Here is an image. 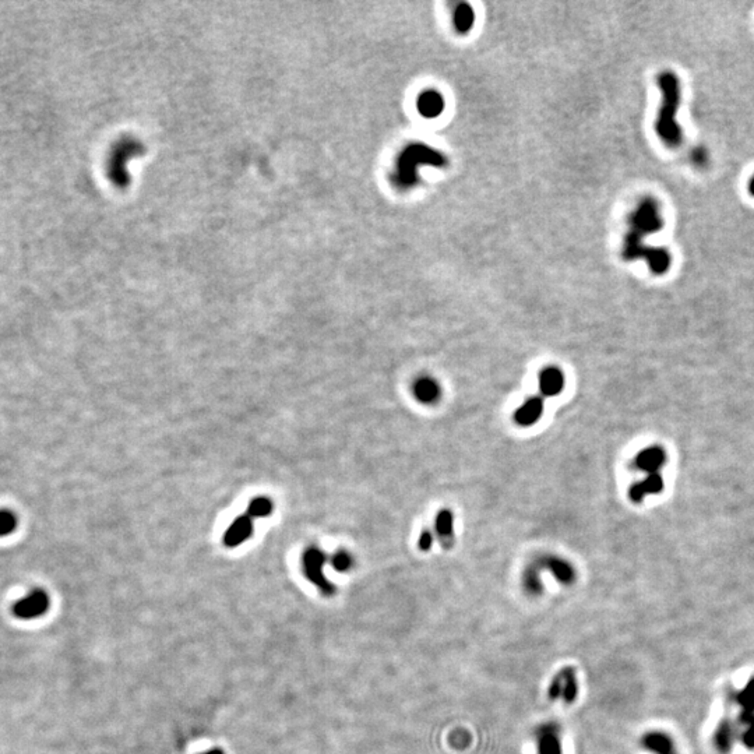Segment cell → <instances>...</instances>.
I'll list each match as a JSON object with an SVG mask.
<instances>
[{
	"label": "cell",
	"instance_id": "cell-1",
	"mask_svg": "<svg viewBox=\"0 0 754 754\" xmlns=\"http://www.w3.org/2000/svg\"><path fill=\"white\" fill-rule=\"evenodd\" d=\"M663 225L665 222L656 200L644 197L628 217V232L626 233L621 249L623 259L628 262L644 259L655 275L666 274L672 263L669 250L665 247H650L643 243V239L647 235L659 232Z\"/></svg>",
	"mask_w": 754,
	"mask_h": 754
},
{
	"label": "cell",
	"instance_id": "cell-2",
	"mask_svg": "<svg viewBox=\"0 0 754 754\" xmlns=\"http://www.w3.org/2000/svg\"><path fill=\"white\" fill-rule=\"evenodd\" d=\"M658 86L662 105L655 122V132L666 147L678 148L683 141V132L676 119L682 97L681 81L674 71H662L658 76Z\"/></svg>",
	"mask_w": 754,
	"mask_h": 754
},
{
	"label": "cell",
	"instance_id": "cell-3",
	"mask_svg": "<svg viewBox=\"0 0 754 754\" xmlns=\"http://www.w3.org/2000/svg\"><path fill=\"white\" fill-rule=\"evenodd\" d=\"M425 162L440 166L446 161L443 155L432 148H428L425 144H412L411 147H407L398 158V170L394 175L396 185H398L400 187H409L415 185V166L418 163L421 165Z\"/></svg>",
	"mask_w": 754,
	"mask_h": 754
},
{
	"label": "cell",
	"instance_id": "cell-4",
	"mask_svg": "<svg viewBox=\"0 0 754 754\" xmlns=\"http://www.w3.org/2000/svg\"><path fill=\"white\" fill-rule=\"evenodd\" d=\"M327 562V556L323 551H320L316 547H310L305 551L302 558V567L305 577L316 585L325 597H332L335 594V585L327 580L324 575V564Z\"/></svg>",
	"mask_w": 754,
	"mask_h": 754
},
{
	"label": "cell",
	"instance_id": "cell-5",
	"mask_svg": "<svg viewBox=\"0 0 754 754\" xmlns=\"http://www.w3.org/2000/svg\"><path fill=\"white\" fill-rule=\"evenodd\" d=\"M49 605L51 599L47 591L35 589L14 604L13 613L19 619L32 620L39 616H44L49 609Z\"/></svg>",
	"mask_w": 754,
	"mask_h": 754
},
{
	"label": "cell",
	"instance_id": "cell-6",
	"mask_svg": "<svg viewBox=\"0 0 754 754\" xmlns=\"http://www.w3.org/2000/svg\"><path fill=\"white\" fill-rule=\"evenodd\" d=\"M540 570H548L559 584L571 585L575 581V570L570 562L559 556H543L536 560Z\"/></svg>",
	"mask_w": 754,
	"mask_h": 754
},
{
	"label": "cell",
	"instance_id": "cell-7",
	"mask_svg": "<svg viewBox=\"0 0 754 754\" xmlns=\"http://www.w3.org/2000/svg\"><path fill=\"white\" fill-rule=\"evenodd\" d=\"M666 451L661 446H648L636 455L635 464L640 471L650 475L659 474L661 468H663V466L666 464Z\"/></svg>",
	"mask_w": 754,
	"mask_h": 754
},
{
	"label": "cell",
	"instance_id": "cell-8",
	"mask_svg": "<svg viewBox=\"0 0 754 754\" xmlns=\"http://www.w3.org/2000/svg\"><path fill=\"white\" fill-rule=\"evenodd\" d=\"M538 386L542 398L556 397L563 391L566 386V377L558 366H547L539 373Z\"/></svg>",
	"mask_w": 754,
	"mask_h": 754
},
{
	"label": "cell",
	"instance_id": "cell-9",
	"mask_svg": "<svg viewBox=\"0 0 754 754\" xmlns=\"http://www.w3.org/2000/svg\"><path fill=\"white\" fill-rule=\"evenodd\" d=\"M253 535V518L244 514L238 517L224 534V545L227 548H236Z\"/></svg>",
	"mask_w": 754,
	"mask_h": 754
},
{
	"label": "cell",
	"instance_id": "cell-10",
	"mask_svg": "<svg viewBox=\"0 0 754 754\" xmlns=\"http://www.w3.org/2000/svg\"><path fill=\"white\" fill-rule=\"evenodd\" d=\"M412 394L418 402L424 405H433L442 397V387L433 377L421 376L418 377L412 386Z\"/></svg>",
	"mask_w": 754,
	"mask_h": 754
},
{
	"label": "cell",
	"instance_id": "cell-11",
	"mask_svg": "<svg viewBox=\"0 0 754 754\" xmlns=\"http://www.w3.org/2000/svg\"><path fill=\"white\" fill-rule=\"evenodd\" d=\"M545 411V401L542 397H531L514 412V421L523 428L535 425L542 418Z\"/></svg>",
	"mask_w": 754,
	"mask_h": 754
},
{
	"label": "cell",
	"instance_id": "cell-12",
	"mask_svg": "<svg viewBox=\"0 0 754 754\" xmlns=\"http://www.w3.org/2000/svg\"><path fill=\"white\" fill-rule=\"evenodd\" d=\"M538 754H563L559 728L553 724L542 725L536 733Z\"/></svg>",
	"mask_w": 754,
	"mask_h": 754
},
{
	"label": "cell",
	"instance_id": "cell-13",
	"mask_svg": "<svg viewBox=\"0 0 754 754\" xmlns=\"http://www.w3.org/2000/svg\"><path fill=\"white\" fill-rule=\"evenodd\" d=\"M663 478L661 474H650L644 479L636 482L628 489V497L635 503H641L651 494H658L663 490Z\"/></svg>",
	"mask_w": 754,
	"mask_h": 754
},
{
	"label": "cell",
	"instance_id": "cell-14",
	"mask_svg": "<svg viewBox=\"0 0 754 754\" xmlns=\"http://www.w3.org/2000/svg\"><path fill=\"white\" fill-rule=\"evenodd\" d=\"M444 105L446 104L443 95L436 90H426L419 94L416 100L418 112L428 119H435L440 116L444 111Z\"/></svg>",
	"mask_w": 754,
	"mask_h": 754
},
{
	"label": "cell",
	"instance_id": "cell-15",
	"mask_svg": "<svg viewBox=\"0 0 754 754\" xmlns=\"http://www.w3.org/2000/svg\"><path fill=\"white\" fill-rule=\"evenodd\" d=\"M435 525L437 538L444 549H451L454 547V514L447 509L440 510Z\"/></svg>",
	"mask_w": 754,
	"mask_h": 754
},
{
	"label": "cell",
	"instance_id": "cell-16",
	"mask_svg": "<svg viewBox=\"0 0 754 754\" xmlns=\"http://www.w3.org/2000/svg\"><path fill=\"white\" fill-rule=\"evenodd\" d=\"M454 27L458 32L467 34L475 21V14L468 3H458L454 9Z\"/></svg>",
	"mask_w": 754,
	"mask_h": 754
},
{
	"label": "cell",
	"instance_id": "cell-17",
	"mask_svg": "<svg viewBox=\"0 0 754 754\" xmlns=\"http://www.w3.org/2000/svg\"><path fill=\"white\" fill-rule=\"evenodd\" d=\"M540 571L542 570H540L539 564L536 562H534L531 566L527 567V570L524 573V577H523L524 590L531 597H538L543 593V584L540 581Z\"/></svg>",
	"mask_w": 754,
	"mask_h": 754
},
{
	"label": "cell",
	"instance_id": "cell-18",
	"mask_svg": "<svg viewBox=\"0 0 754 754\" xmlns=\"http://www.w3.org/2000/svg\"><path fill=\"white\" fill-rule=\"evenodd\" d=\"M643 744L647 750L655 754H672V742L659 732L648 733L643 738Z\"/></svg>",
	"mask_w": 754,
	"mask_h": 754
},
{
	"label": "cell",
	"instance_id": "cell-19",
	"mask_svg": "<svg viewBox=\"0 0 754 754\" xmlns=\"http://www.w3.org/2000/svg\"><path fill=\"white\" fill-rule=\"evenodd\" d=\"M563 675V694L562 698L566 704H571L577 700L578 696V682L574 667H564L562 669Z\"/></svg>",
	"mask_w": 754,
	"mask_h": 754
},
{
	"label": "cell",
	"instance_id": "cell-20",
	"mask_svg": "<svg viewBox=\"0 0 754 754\" xmlns=\"http://www.w3.org/2000/svg\"><path fill=\"white\" fill-rule=\"evenodd\" d=\"M739 702L743 707V712H742L743 722H749L750 725H753L754 724V679L750 681L744 692H742L739 697Z\"/></svg>",
	"mask_w": 754,
	"mask_h": 754
},
{
	"label": "cell",
	"instance_id": "cell-21",
	"mask_svg": "<svg viewBox=\"0 0 754 754\" xmlns=\"http://www.w3.org/2000/svg\"><path fill=\"white\" fill-rule=\"evenodd\" d=\"M274 506H273V501L267 497H256L251 500L249 503V507H247V516H250L251 518H262V517H269L273 512Z\"/></svg>",
	"mask_w": 754,
	"mask_h": 754
},
{
	"label": "cell",
	"instance_id": "cell-22",
	"mask_svg": "<svg viewBox=\"0 0 754 754\" xmlns=\"http://www.w3.org/2000/svg\"><path fill=\"white\" fill-rule=\"evenodd\" d=\"M19 518L10 510H0V536H9L17 529Z\"/></svg>",
	"mask_w": 754,
	"mask_h": 754
},
{
	"label": "cell",
	"instance_id": "cell-23",
	"mask_svg": "<svg viewBox=\"0 0 754 754\" xmlns=\"http://www.w3.org/2000/svg\"><path fill=\"white\" fill-rule=\"evenodd\" d=\"M331 564L337 571L345 573V571L351 570V567L354 566V559L348 552L339 551V552H335L331 556Z\"/></svg>",
	"mask_w": 754,
	"mask_h": 754
},
{
	"label": "cell",
	"instance_id": "cell-24",
	"mask_svg": "<svg viewBox=\"0 0 754 754\" xmlns=\"http://www.w3.org/2000/svg\"><path fill=\"white\" fill-rule=\"evenodd\" d=\"M562 694H563V675H562V670H560V672L552 679V682L549 685L548 697H549V700L555 701V700L560 698Z\"/></svg>",
	"mask_w": 754,
	"mask_h": 754
},
{
	"label": "cell",
	"instance_id": "cell-25",
	"mask_svg": "<svg viewBox=\"0 0 754 754\" xmlns=\"http://www.w3.org/2000/svg\"><path fill=\"white\" fill-rule=\"evenodd\" d=\"M692 162L694 163V166L700 168V170H704L709 162L708 151L704 147H696L692 152Z\"/></svg>",
	"mask_w": 754,
	"mask_h": 754
},
{
	"label": "cell",
	"instance_id": "cell-26",
	"mask_svg": "<svg viewBox=\"0 0 754 754\" xmlns=\"http://www.w3.org/2000/svg\"><path fill=\"white\" fill-rule=\"evenodd\" d=\"M435 542V536L431 531H424L421 534V536H419V540H418V548L421 549L422 552H428L432 549V545Z\"/></svg>",
	"mask_w": 754,
	"mask_h": 754
},
{
	"label": "cell",
	"instance_id": "cell-27",
	"mask_svg": "<svg viewBox=\"0 0 754 754\" xmlns=\"http://www.w3.org/2000/svg\"><path fill=\"white\" fill-rule=\"evenodd\" d=\"M744 743L749 746V747H754V724L749 727L746 735H744Z\"/></svg>",
	"mask_w": 754,
	"mask_h": 754
},
{
	"label": "cell",
	"instance_id": "cell-28",
	"mask_svg": "<svg viewBox=\"0 0 754 754\" xmlns=\"http://www.w3.org/2000/svg\"><path fill=\"white\" fill-rule=\"evenodd\" d=\"M749 193H750V196L754 197V175H753L751 179L749 181Z\"/></svg>",
	"mask_w": 754,
	"mask_h": 754
},
{
	"label": "cell",
	"instance_id": "cell-29",
	"mask_svg": "<svg viewBox=\"0 0 754 754\" xmlns=\"http://www.w3.org/2000/svg\"><path fill=\"white\" fill-rule=\"evenodd\" d=\"M203 754H225V753H224L221 749H213V750H208V751H205V753H203Z\"/></svg>",
	"mask_w": 754,
	"mask_h": 754
}]
</instances>
